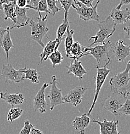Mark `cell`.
<instances>
[{
  "instance_id": "11",
  "label": "cell",
  "mask_w": 130,
  "mask_h": 134,
  "mask_svg": "<svg viewBox=\"0 0 130 134\" xmlns=\"http://www.w3.org/2000/svg\"><path fill=\"white\" fill-rule=\"evenodd\" d=\"M49 86L48 83H44L37 94L33 97V108L35 111H39L41 114L47 111V102L45 100L44 91Z\"/></svg>"
},
{
  "instance_id": "28",
  "label": "cell",
  "mask_w": 130,
  "mask_h": 134,
  "mask_svg": "<svg viewBox=\"0 0 130 134\" xmlns=\"http://www.w3.org/2000/svg\"><path fill=\"white\" fill-rule=\"evenodd\" d=\"M69 26V21H66L63 20V22L59 26L57 30V40L59 41H62L64 39H65V34L66 32V30L68 26Z\"/></svg>"
},
{
  "instance_id": "20",
  "label": "cell",
  "mask_w": 130,
  "mask_h": 134,
  "mask_svg": "<svg viewBox=\"0 0 130 134\" xmlns=\"http://www.w3.org/2000/svg\"><path fill=\"white\" fill-rule=\"evenodd\" d=\"M15 7H16V1H10L9 3H4L3 5V10L5 14V20L10 19L15 24L17 21L16 13L15 12Z\"/></svg>"
},
{
  "instance_id": "39",
  "label": "cell",
  "mask_w": 130,
  "mask_h": 134,
  "mask_svg": "<svg viewBox=\"0 0 130 134\" xmlns=\"http://www.w3.org/2000/svg\"><path fill=\"white\" fill-rule=\"evenodd\" d=\"M10 1V0H0V10H3L2 6L4 3H9Z\"/></svg>"
},
{
  "instance_id": "15",
  "label": "cell",
  "mask_w": 130,
  "mask_h": 134,
  "mask_svg": "<svg viewBox=\"0 0 130 134\" xmlns=\"http://www.w3.org/2000/svg\"><path fill=\"white\" fill-rule=\"evenodd\" d=\"M109 17L112 18L115 25L124 24L130 20V11L128 8L123 10L115 8L111 10Z\"/></svg>"
},
{
  "instance_id": "42",
  "label": "cell",
  "mask_w": 130,
  "mask_h": 134,
  "mask_svg": "<svg viewBox=\"0 0 130 134\" xmlns=\"http://www.w3.org/2000/svg\"><path fill=\"white\" fill-rule=\"evenodd\" d=\"M11 1H16V0H10Z\"/></svg>"
},
{
  "instance_id": "27",
  "label": "cell",
  "mask_w": 130,
  "mask_h": 134,
  "mask_svg": "<svg viewBox=\"0 0 130 134\" xmlns=\"http://www.w3.org/2000/svg\"><path fill=\"white\" fill-rule=\"evenodd\" d=\"M23 113V110L21 108L18 107H12V108L9 110L7 114V121L9 122H13L14 120L21 116Z\"/></svg>"
},
{
  "instance_id": "7",
  "label": "cell",
  "mask_w": 130,
  "mask_h": 134,
  "mask_svg": "<svg viewBox=\"0 0 130 134\" xmlns=\"http://www.w3.org/2000/svg\"><path fill=\"white\" fill-rule=\"evenodd\" d=\"M24 68L16 70L10 64L3 65L0 75L5 79V83L11 81L12 83H18L25 79Z\"/></svg>"
},
{
  "instance_id": "29",
  "label": "cell",
  "mask_w": 130,
  "mask_h": 134,
  "mask_svg": "<svg viewBox=\"0 0 130 134\" xmlns=\"http://www.w3.org/2000/svg\"><path fill=\"white\" fill-rule=\"evenodd\" d=\"M59 3L61 4V7L64 8V14H65V18L64 20L66 21H68V11L70 8L73 4H74L75 0H57Z\"/></svg>"
},
{
  "instance_id": "10",
  "label": "cell",
  "mask_w": 130,
  "mask_h": 134,
  "mask_svg": "<svg viewBox=\"0 0 130 134\" xmlns=\"http://www.w3.org/2000/svg\"><path fill=\"white\" fill-rule=\"evenodd\" d=\"M87 89L86 87L81 86H76L64 96V100L65 103H70L74 107H77L82 102L83 95L86 92Z\"/></svg>"
},
{
  "instance_id": "5",
  "label": "cell",
  "mask_w": 130,
  "mask_h": 134,
  "mask_svg": "<svg viewBox=\"0 0 130 134\" xmlns=\"http://www.w3.org/2000/svg\"><path fill=\"white\" fill-rule=\"evenodd\" d=\"M99 3L100 0H97L95 6L88 7L78 0H75L74 4L72 5V7L79 14L80 19L85 21L92 20L99 21V16L97 12V8Z\"/></svg>"
},
{
  "instance_id": "25",
  "label": "cell",
  "mask_w": 130,
  "mask_h": 134,
  "mask_svg": "<svg viewBox=\"0 0 130 134\" xmlns=\"http://www.w3.org/2000/svg\"><path fill=\"white\" fill-rule=\"evenodd\" d=\"M26 8H28L29 9H33L37 11L39 13V18H42L41 12H46V13L50 14L52 15L51 11H50L48 8L47 0H40L37 7H33L32 5L29 4V5H28L27 6H26Z\"/></svg>"
},
{
  "instance_id": "3",
  "label": "cell",
  "mask_w": 130,
  "mask_h": 134,
  "mask_svg": "<svg viewBox=\"0 0 130 134\" xmlns=\"http://www.w3.org/2000/svg\"><path fill=\"white\" fill-rule=\"evenodd\" d=\"M129 71L130 61L127 63L126 67L122 72L115 74L110 79V85L111 86V90H115L126 94L129 88Z\"/></svg>"
},
{
  "instance_id": "13",
  "label": "cell",
  "mask_w": 130,
  "mask_h": 134,
  "mask_svg": "<svg viewBox=\"0 0 130 134\" xmlns=\"http://www.w3.org/2000/svg\"><path fill=\"white\" fill-rule=\"evenodd\" d=\"M92 122H95L100 126V134H118L120 132H118V121H108L106 119H104V121H97L93 119Z\"/></svg>"
},
{
  "instance_id": "30",
  "label": "cell",
  "mask_w": 130,
  "mask_h": 134,
  "mask_svg": "<svg viewBox=\"0 0 130 134\" xmlns=\"http://www.w3.org/2000/svg\"><path fill=\"white\" fill-rule=\"evenodd\" d=\"M130 115V99H126L125 103L117 112V115Z\"/></svg>"
},
{
  "instance_id": "35",
  "label": "cell",
  "mask_w": 130,
  "mask_h": 134,
  "mask_svg": "<svg viewBox=\"0 0 130 134\" xmlns=\"http://www.w3.org/2000/svg\"><path fill=\"white\" fill-rule=\"evenodd\" d=\"M123 30H124V32H125V34H124L125 38L130 40V26H124L123 27Z\"/></svg>"
},
{
  "instance_id": "23",
  "label": "cell",
  "mask_w": 130,
  "mask_h": 134,
  "mask_svg": "<svg viewBox=\"0 0 130 134\" xmlns=\"http://www.w3.org/2000/svg\"><path fill=\"white\" fill-rule=\"evenodd\" d=\"M83 52L82 50V46L78 41H74L70 51V58L80 59L82 57Z\"/></svg>"
},
{
  "instance_id": "6",
  "label": "cell",
  "mask_w": 130,
  "mask_h": 134,
  "mask_svg": "<svg viewBox=\"0 0 130 134\" xmlns=\"http://www.w3.org/2000/svg\"><path fill=\"white\" fill-rule=\"evenodd\" d=\"M126 100L125 94L115 90H111V93L109 97L103 99V108L104 110L110 111L117 115V112Z\"/></svg>"
},
{
  "instance_id": "16",
  "label": "cell",
  "mask_w": 130,
  "mask_h": 134,
  "mask_svg": "<svg viewBox=\"0 0 130 134\" xmlns=\"http://www.w3.org/2000/svg\"><path fill=\"white\" fill-rule=\"evenodd\" d=\"M0 98L12 107L22 104L25 100L22 93H10L8 91L0 92Z\"/></svg>"
},
{
  "instance_id": "9",
  "label": "cell",
  "mask_w": 130,
  "mask_h": 134,
  "mask_svg": "<svg viewBox=\"0 0 130 134\" xmlns=\"http://www.w3.org/2000/svg\"><path fill=\"white\" fill-rule=\"evenodd\" d=\"M52 81L51 83V88L47 97L50 100V109L53 110L55 107L59 104H65L62 91L57 86V77L55 75H52Z\"/></svg>"
},
{
  "instance_id": "22",
  "label": "cell",
  "mask_w": 130,
  "mask_h": 134,
  "mask_svg": "<svg viewBox=\"0 0 130 134\" xmlns=\"http://www.w3.org/2000/svg\"><path fill=\"white\" fill-rule=\"evenodd\" d=\"M74 34V31L73 29H70V26H68L66 30V36L65 37V47L66 51V56L67 58L70 57V51L72 47V44L74 43V38L73 35Z\"/></svg>"
},
{
  "instance_id": "21",
  "label": "cell",
  "mask_w": 130,
  "mask_h": 134,
  "mask_svg": "<svg viewBox=\"0 0 130 134\" xmlns=\"http://www.w3.org/2000/svg\"><path fill=\"white\" fill-rule=\"evenodd\" d=\"M7 30L6 33L4 35L3 39L2 48L5 50V53H6L7 64H9V55H8V52H9L10 50L14 47V44L12 43V39H11L10 32V26H7Z\"/></svg>"
},
{
  "instance_id": "37",
  "label": "cell",
  "mask_w": 130,
  "mask_h": 134,
  "mask_svg": "<svg viewBox=\"0 0 130 134\" xmlns=\"http://www.w3.org/2000/svg\"><path fill=\"white\" fill-rule=\"evenodd\" d=\"M78 1L84 4L88 7H93L92 6V3L94 0H78Z\"/></svg>"
},
{
  "instance_id": "33",
  "label": "cell",
  "mask_w": 130,
  "mask_h": 134,
  "mask_svg": "<svg viewBox=\"0 0 130 134\" xmlns=\"http://www.w3.org/2000/svg\"><path fill=\"white\" fill-rule=\"evenodd\" d=\"M30 0H16V5L20 8H26Z\"/></svg>"
},
{
  "instance_id": "24",
  "label": "cell",
  "mask_w": 130,
  "mask_h": 134,
  "mask_svg": "<svg viewBox=\"0 0 130 134\" xmlns=\"http://www.w3.org/2000/svg\"><path fill=\"white\" fill-rule=\"evenodd\" d=\"M25 79H29L32 83H39V74L37 70L33 68H28L26 67L24 68Z\"/></svg>"
},
{
  "instance_id": "1",
  "label": "cell",
  "mask_w": 130,
  "mask_h": 134,
  "mask_svg": "<svg viewBox=\"0 0 130 134\" xmlns=\"http://www.w3.org/2000/svg\"><path fill=\"white\" fill-rule=\"evenodd\" d=\"M111 45L112 43L111 41L108 40L106 43L98 44L94 47H86L82 46V50L84 53L82 57L92 55L97 61V66H101L103 63H104V66H107L111 62V59L109 56L108 52L111 50Z\"/></svg>"
},
{
  "instance_id": "12",
  "label": "cell",
  "mask_w": 130,
  "mask_h": 134,
  "mask_svg": "<svg viewBox=\"0 0 130 134\" xmlns=\"http://www.w3.org/2000/svg\"><path fill=\"white\" fill-rule=\"evenodd\" d=\"M111 50H112L117 61L124 62L127 57L130 56V45H125L122 40H118L115 45H113L112 44Z\"/></svg>"
},
{
  "instance_id": "19",
  "label": "cell",
  "mask_w": 130,
  "mask_h": 134,
  "mask_svg": "<svg viewBox=\"0 0 130 134\" xmlns=\"http://www.w3.org/2000/svg\"><path fill=\"white\" fill-rule=\"evenodd\" d=\"M47 38L48 39L49 41L47 43V44L43 47V51H42L41 54H40V62L39 63V64H41L43 61L47 60L49 55L55 50V47H56L57 43H61V41H58L57 39H55V40H50L48 36H47Z\"/></svg>"
},
{
  "instance_id": "14",
  "label": "cell",
  "mask_w": 130,
  "mask_h": 134,
  "mask_svg": "<svg viewBox=\"0 0 130 134\" xmlns=\"http://www.w3.org/2000/svg\"><path fill=\"white\" fill-rule=\"evenodd\" d=\"M29 8H20L16 5L15 7V12L16 13L17 21L15 24H12L10 26V29L12 30L14 28H19L26 26L30 23V21L31 18L26 16Z\"/></svg>"
},
{
  "instance_id": "31",
  "label": "cell",
  "mask_w": 130,
  "mask_h": 134,
  "mask_svg": "<svg viewBox=\"0 0 130 134\" xmlns=\"http://www.w3.org/2000/svg\"><path fill=\"white\" fill-rule=\"evenodd\" d=\"M47 5H48V9L51 11L52 12V16H55V14L59 10L62 9V7L59 8L57 7L56 3L58 2L57 0H47Z\"/></svg>"
},
{
  "instance_id": "32",
  "label": "cell",
  "mask_w": 130,
  "mask_h": 134,
  "mask_svg": "<svg viewBox=\"0 0 130 134\" xmlns=\"http://www.w3.org/2000/svg\"><path fill=\"white\" fill-rule=\"evenodd\" d=\"M36 126L32 125L30 122V121L26 120V121H25L24 124V127L23 128V129L21 130L19 133L20 134H29L30 133V131L33 128H35Z\"/></svg>"
},
{
  "instance_id": "40",
  "label": "cell",
  "mask_w": 130,
  "mask_h": 134,
  "mask_svg": "<svg viewBox=\"0 0 130 134\" xmlns=\"http://www.w3.org/2000/svg\"><path fill=\"white\" fill-rule=\"evenodd\" d=\"M39 1L40 0H30V2L33 4L32 6L37 7V5H38L39 2Z\"/></svg>"
},
{
  "instance_id": "17",
  "label": "cell",
  "mask_w": 130,
  "mask_h": 134,
  "mask_svg": "<svg viewBox=\"0 0 130 134\" xmlns=\"http://www.w3.org/2000/svg\"><path fill=\"white\" fill-rule=\"evenodd\" d=\"M68 68L67 74H73L75 77L79 78V80H82L83 79V76L86 74L87 72L82 66L81 61L79 59H74L73 63L70 66H66Z\"/></svg>"
},
{
  "instance_id": "18",
  "label": "cell",
  "mask_w": 130,
  "mask_h": 134,
  "mask_svg": "<svg viewBox=\"0 0 130 134\" xmlns=\"http://www.w3.org/2000/svg\"><path fill=\"white\" fill-rule=\"evenodd\" d=\"M91 119L87 114H84L81 117H76L72 122V125L75 130H78L81 134L84 133L85 128L88 126Z\"/></svg>"
},
{
  "instance_id": "8",
  "label": "cell",
  "mask_w": 130,
  "mask_h": 134,
  "mask_svg": "<svg viewBox=\"0 0 130 134\" xmlns=\"http://www.w3.org/2000/svg\"><path fill=\"white\" fill-rule=\"evenodd\" d=\"M97 68V75H96V81H95V96L94 98H93V101L92 103V106H91L90 108H89L88 112L87 113V115H91L92 110H93V108H94L95 103L97 102L98 96H99V92H100V89H101L102 86L104 85V81H105L106 77L108 75L110 72H111V69H108L106 66L100 67L99 66H96Z\"/></svg>"
},
{
  "instance_id": "38",
  "label": "cell",
  "mask_w": 130,
  "mask_h": 134,
  "mask_svg": "<svg viewBox=\"0 0 130 134\" xmlns=\"http://www.w3.org/2000/svg\"><path fill=\"white\" fill-rule=\"evenodd\" d=\"M31 134H43V132H41L40 130L39 129H34V128H33L30 131V133Z\"/></svg>"
},
{
  "instance_id": "34",
  "label": "cell",
  "mask_w": 130,
  "mask_h": 134,
  "mask_svg": "<svg viewBox=\"0 0 130 134\" xmlns=\"http://www.w3.org/2000/svg\"><path fill=\"white\" fill-rule=\"evenodd\" d=\"M7 30V29H5V28L0 27V47H2V42H3V39L4 35L6 33Z\"/></svg>"
},
{
  "instance_id": "2",
  "label": "cell",
  "mask_w": 130,
  "mask_h": 134,
  "mask_svg": "<svg viewBox=\"0 0 130 134\" xmlns=\"http://www.w3.org/2000/svg\"><path fill=\"white\" fill-rule=\"evenodd\" d=\"M99 30L97 32L95 36H92L89 38V41L91 40H94V41L89 45L92 47L93 44L97 43L103 44L106 40H109V37H111L115 31V26L114 20L110 17H107L104 21L99 22L98 23Z\"/></svg>"
},
{
  "instance_id": "41",
  "label": "cell",
  "mask_w": 130,
  "mask_h": 134,
  "mask_svg": "<svg viewBox=\"0 0 130 134\" xmlns=\"http://www.w3.org/2000/svg\"><path fill=\"white\" fill-rule=\"evenodd\" d=\"M126 97V99H130V92H127L125 94Z\"/></svg>"
},
{
  "instance_id": "26",
  "label": "cell",
  "mask_w": 130,
  "mask_h": 134,
  "mask_svg": "<svg viewBox=\"0 0 130 134\" xmlns=\"http://www.w3.org/2000/svg\"><path fill=\"white\" fill-rule=\"evenodd\" d=\"M48 58L51 61L52 63L53 68H55V65H59V64L62 63L63 61V57L62 54L61 52L58 49L55 50L50 55H49Z\"/></svg>"
},
{
  "instance_id": "4",
  "label": "cell",
  "mask_w": 130,
  "mask_h": 134,
  "mask_svg": "<svg viewBox=\"0 0 130 134\" xmlns=\"http://www.w3.org/2000/svg\"><path fill=\"white\" fill-rule=\"evenodd\" d=\"M37 19H38V22H35L30 19V26L32 29L30 38L37 42L43 48L44 44L43 42V38L49 31V29L47 27V14L43 18L37 17Z\"/></svg>"
},
{
  "instance_id": "36",
  "label": "cell",
  "mask_w": 130,
  "mask_h": 134,
  "mask_svg": "<svg viewBox=\"0 0 130 134\" xmlns=\"http://www.w3.org/2000/svg\"><path fill=\"white\" fill-rule=\"evenodd\" d=\"M129 4H130V0H121L119 4H118V6L116 7V8H117V9H121V8L122 7V6L129 5Z\"/></svg>"
}]
</instances>
